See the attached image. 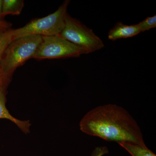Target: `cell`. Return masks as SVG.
<instances>
[{
    "instance_id": "10",
    "label": "cell",
    "mask_w": 156,
    "mask_h": 156,
    "mask_svg": "<svg viewBox=\"0 0 156 156\" xmlns=\"http://www.w3.org/2000/svg\"><path fill=\"white\" fill-rule=\"evenodd\" d=\"M13 40L11 29L0 33V62L6 48Z\"/></svg>"
},
{
    "instance_id": "4",
    "label": "cell",
    "mask_w": 156,
    "mask_h": 156,
    "mask_svg": "<svg viewBox=\"0 0 156 156\" xmlns=\"http://www.w3.org/2000/svg\"><path fill=\"white\" fill-rule=\"evenodd\" d=\"M58 36L85 49L89 53L104 47L102 40L91 29L67 14L64 28Z\"/></svg>"
},
{
    "instance_id": "9",
    "label": "cell",
    "mask_w": 156,
    "mask_h": 156,
    "mask_svg": "<svg viewBox=\"0 0 156 156\" xmlns=\"http://www.w3.org/2000/svg\"><path fill=\"white\" fill-rule=\"evenodd\" d=\"M24 6L23 0H3L2 5L3 17L9 14L19 15Z\"/></svg>"
},
{
    "instance_id": "2",
    "label": "cell",
    "mask_w": 156,
    "mask_h": 156,
    "mask_svg": "<svg viewBox=\"0 0 156 156\" xmlns=\"http://www.w3.org/2000/svg\"><path fill=\"white\" fill-rule=\"evenodd\" d=\"M42 41V36L31 35L13 40L4 51L0 62V69L5 76L12 79L17 68L31 58Z\"/></svg>"
},
{
    "instance_id": "11",
    "label": "cell",
    "mask_w": 156,
    "mask_h": 156,
    "mask_svg": "<svg viewBox=\"0 0 156 156\" xmlns=\"http://www.w3.org/2000/svg\"><path fill=\"white\" fill-rule=\"evenodd\" d=\"M141 32L150 30L156 27V15L152 17H147L138 24Z\"/></svg>"
},
{
    "instance_id": "13",
    "label": "cell",
    "mask_w": 156,
    "mask_h": 156,
    "mask_svg": "<svg viewBox=\"0 0 156 156\" xmlns=\"http://www.w3.org/2000/svg\"><path fill=\"white\" fill-rule=\"evenodd\" d=\"M11 81V79L5 76L0 69V87L8 89Z\"/></svg>"
},
{
    "instance_id": "5",
    "label": "cell",
    "mask_w": 156,
    "mask_h": 156,
    "mask_svg": "<svg viewBox=\"0 0 156 156\" xmlns=\"http://www.w3.org/2000/svg\"><path fill=\"white\" fill-rule=\"evenodd\" d=\"M88 53L87 50L59 36H42V42L33 58L41 59L77 57Z\"/></svg>"
},
{
    "instance_id": "7",
    "label": "cell",
    "mask_w": 156,
    "mask_h": 156,
    "mask_svg": "<svg viewBox=\"0 0 156 156\" xmlns=\"http://www.w3.org/2000/svg\"><path fill=\"white\" fill-rule=\"evenodd\" d=\"M141 32L137 24L128 25L119 22L109 32L108 38L112 41L135 36Z\"/></svg>"
},
{
    "instance_id": "15",
    "label": "cell",
    "mask_w": 156,
    "mask_h": 156,
    "mask_svg": "<svg viewBox=\"0 0 156 156\" xmlns=\"http://www.w3.org/2000/svg\"><path fill=\"white\" fill-rule=\"evenodd\" d=\"M2 0H0V20H4V17H3L2 14Z\"/></svg>"
},
{
    "instance_id": "3",
    "label": "cell",
    "mask_w": 156,
    "mask_h": 156,
    "mask_svg": "<svg viewBox=\"0 0 156 156\" xmlns=\"http://www.w3.org/2000/svg\"><path fill=\"white\" fill-rule=\"evenodd\" d=\"M70 2L65 1L57 11L46 17L33 20L22 27L12 29L14 40L28 36L58 35L64 28Z\"/></svg>"
},
{
    "instance_id": "1",
    "label": "cell",
    "mask_w": 156,
    "mask_h": 156,
    "mask_svg": "<svg viewBox=\"0 0 156 156\" xmlns=\"http://www.w3.org/2000/svg\"><path fill=\"white\" fill-rule=\"evenodd\" d=\"M80 127L83 133L106 141L146 145L136 121L126 109L116 105H105L89 111L81 119Z\"/></svg>"
},
{
    "instance_id": "14",
    "label": "cell",
    "mask_w": 156,
    "mask_h": 156,
    "mask_svg": "<svg viewBox=\"0 0 156 156\" xmlns=\"http://www.w3.org/2000/svg\"><path fill=\"white\" fill-rule=\"evenodd\" d=\"M12 24L5 20H0V33L4 32L11 29Z\"/></svg>"
},
{
    "instance_id": "12",
    "label": "cell",
    "mask_w": 156,
    "mask_h": 156,
    "mask_svg": "<svg viewBox=\"0 0 156 156\" xmlns=\"http://www.w3.org/2000/svg\"><path fill=\"white\" fill-rule=\"evenodd\" d=\"M108 153V148L106 147H98L93 151L91 156H102Z\"/></svg>"
},
{
    "instance_id": "6",
    "label": "cell",
    "mask_w": 156,
    "mask_h": 156,
    "mask_svg": "<svg viewBox=\"0 0 156 156\" xmlns=\"http://www.w3.org/2000/svg\"><path fill=\"white\" fill-rule=\"evenodd\" d=\"M7 88L0 87V119H7L13 122L25 134L30 133V121H20L11 115L6 106Z\"/></svg>"
},
{
    "instance_id": "8",
    "label": "cell",
    "mask_w": 156,
    "mask_h": 156,
    "mask_svg": "<svg viewBox=\"0 0 156 156\" xmlns=\"http://www.w3.org/2000/svg\"><path fill=\"white\" fill-rule=\"evenodd\" d=\"M118 144L132 156H156L146 145H140L131 142H121Z\"/></svg>"
}]
</instances>
